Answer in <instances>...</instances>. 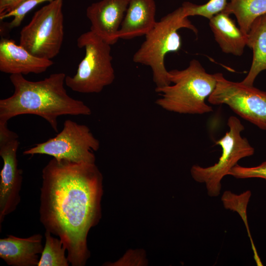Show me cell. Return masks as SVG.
Here are the masks:
<instances>
[{
	"instance_id": "6da1fadb",
	"label": "cell",
	"mask_w": 266,
	"mask_h": 266,
	"mask_svg": "<svg viewBox=\"0 0 266 266\" xmlns=\"http://www.w3.org/2000/svg\"><path fill=\"white\" fill-rule=\"evenodd\" d=\"M39 219L59 237L72 266L90 257L87 238L101 217L102 176L95 163L51 160L42 170Z\"/></svg>"
},
{
	"instance_id": "7a4b0ae2",
	"label": "cell",
	"mask_w": 266,
	"mask_h": 266,
	"mask_svg": "<svg viewBox=\"0 0 266 266\" xmlns=\"http://www.w3.org/2000/svg\"><path fill=\"white\" fill-rule=\"evenodd\" d=\"M66 75L54 73L32 81L22 74H11L13 94L0 100V122H8L23 114L39 116L58 132V118L62 115H90L91 108L83 101L70 97L64 87Z\"/></svg>"
},
{
	"instance_id": "3957f363",
	"label": "cell",
	"mask_w": 266,
	"mask_h": 266,
	"mask_svg": "<svg viewBox=\"0 0 266 266\" xmlns=\"http://www.w3.org/2000/svg\"><path fill=\"white\" fill-rule=\"evenodd\" d=\"M168 77L172 85L155 89L161 95L155 102L160 107L179 114H202L213 110L205 100L215 88V74L207 73L198 60H191L184 69L168 71Z\"/></svg>"
},
{
	"instance_id": "277c9868",
	"label": "cell",
	"mask_w": 266,
	"mask_h": 266,
	"mask_svg": "<svg viewBox=\"0 0 266 266\" xmlns=\"http://www.w3.org/2000/svg\"><path fill=\"white\" fill-rule=\"evenodd\" d=\"M183 28L198 34L197 28L185 15L181 6L156 22L145 35V40L133 56V62L151 68L156 88L171 84L168 71L165 67V58L168 53L177 52L181 49L182 41L178 31Z\"/></svg>"
},
{
	"instance_id": "5b68a950",
	"label": "cell",
	"mask_w": 266,
	"mask_h": 266,
	"mask_svg": "<svg viewBox=\"0 0 266 266\" xmlns=\"http://www.w3.org/2000/svg\"><path fill=\"white\" fill-rule=\"evenodd\" d=\"M77 46L84 48L85 56L76 73L72 76H66L65 84L76 92L99 93L115 79L111 45L90 31L78 37Z\"/></svg>"
},
{
	"instance_id": "8992f818",
	"label": "cell",
	"mask_w": 266,
	"mask_h": 266,
	"mask_svg": "<svg viewBox=\"0 0 266 266\" xmlns=\"http://www.w3.org/2000/svg\"><path fill=\"white\" fill-rule=\"evenodd\" d=\"M63 0H53L36 11L21 30L19 44L41 58L59 53L64 37Z\"/></svg>"
},
{
	"instance_id": "52a82bcc",
	"label": "cell",
	"mask_w": 266,
	"mask_h": 266,
	"mask_svg": "<svg viewBox=\"0 0 266 266\" xmlns=\"http://www.w3.org/2000/svg\"><path fill=\"white\" fill-rule=\"evenodd\" d=\"M229 128L225 135L215 142L222 148V154L214 165L203 167L194 165L191 169L192 177L197 182L204 183L208 195L217 197L221 189V181L241 159L254 153V148L241 133L244 127L238 118L232 116L228 120Z\"/></svg>"
},
{
	"instance_id": "ba28073f",
	"label": "cell",
	"mask_w": 266,
	"mask_h": 266,
	"mask_svg": "<svg viewBox=\"0 0 266 266\" xmlns=\"http://www.w3.org/2000/svg\"><path fill=\"white\" fill-rule=\"evenodd\" d=\"M99 140L90 128L70 120L64 123L62 130L55 136L23 152L25 155H47L58 160L75 163H95L93 151L100 148Z\"/></svg>"
},
{
	"instance_id": "9c48e42d",
	"label": "cell",
	"mask_w": 266,
	"mask_h": 266,
	"mask_svg": "<svg viewBox=\"0 0 266 266\" xmlns=\"http://www.w3.org/2000/svg\"><path fill=\"white\" fill-rule=\"evenodd\" d=\"M215 88L208 98L213 105L226 104L242 118L266 131V92L215 73Z\"/></svg>"
},
{
	"instance_id": "30bf717a",
	"label": "cell",
	"mask_w": 266,
	"mask_h": 266,
	"mask_svg": "<svg viewBox=\"0 0 266 266\" xmlns=\"http://www.w3.org/2000/svg\"><path fill=\"white\" fill-rule=\"evenodd\" d=\"M18 134L10 130L7 122H0V156L3 166L0 172V226L5 217L15 211L21 197L22 170L18 168Z\"/></svg>"
},
{
	"instance_id": "8fae6325",
	"label": "cell",
	"mask_w": 266,
	"mask_h": 266,
	"mask_svg": "<svg viewBox=\"0 0 266 266\" xmlns=\"http://www.w3.org/2000/svg\"><path fill=\"white\" fill-rule=\"evenodd\" d=\"M129 0H101L92 3L86 9L90 31L110 45L115 44Z\"/></svg>"
},
{
	"instance_id": "7c38bea8",
	"label": "cell",
	"mask_w": 266,
	"mask_h": 266,
	"mask_svg": "<svg viewBox=\"0 0 266 266\" xmlns=\"http://www.w3.org/2000/svg\"><path fill=\"white\" fill-rule=\"evenodd\" d=\"M54 64L50 59L34 56L15 41L2 38L0 41V71L11 74H40Z\"/></svg>"
},
{
	"instance_id": "4fadbf2b",
	"label": "cell",
	"mask_w": 266,
	"mask_h": 266,
	"mask_svg": "<svg viewBox=\"0 0 266 266\" xmlns=\"http://www.w3.org/2000/svg\"><path fill=\"white\" fill-rule=\"evenodd\" d=\"M43 236L21 238L12 235L0 239V258L11 266H38L43 245Z\"/></svg>"
},
{
	"instance_id": "5bb4252c",
	"label": "cell",
	"mask_w": 266,
	"mask_h": 266,
	"mask_svg": "<svg viewBox=\"0 0 266 266\" xmlns=\"http://www.w3.org/2000/svg\"><path fill=\"white\" fill-rule=\"evenodd\" d=\"M156 5L154 0H129L119 38L131 39L146 35L154 27Z\"/></svg>"
},
{
	"instance_id": "9a60e30c",
	"label": "cell",
	"mask_w": 266,
	"mask_h": 266,
	"mask_svg": "<svg viewBox=\"0 0 266 266\" xmlns=\"http://www.w3.org/2000/svg\"><path fill=\"white\" fill-rule=\"evenodd\" d=\"M209 20L215 39L222 51L226 54L241 56L246 46L247 34L235 25L230 15L222 11Z\"/></svg>"
},
{
	"instance_id": "2e32d148",
	"label": "cell",
	"mask_w": 266,
	"mask_h": 266,
	"mask_svg": "<svg viewBox=\"0 0 266 266\" xmlns=\"http://www.w3.org/2000/svg\"><path fill=\"white\" fill-rule=\"evenodd\" d=\"M246 46L253 51V59L248 74L241 82L253 86L258 74L266 70V14L257 18L247 34Z\"/></svg>"
},
{
	"instance_id": "e0dca14e",
	"label": "cell",
	"mask_w": 266,
	"mask_h": 266,
	"mask_svg": "<svg viewBox=\"0 0 266 266\" xmlns=\"http://www.w3.org/2000/svg\"><path fill=\"white\" fill-rule=\"evenodd\" d=\"M223 12L233 14L240 29L247 34L254 21L266 14V0H230Z\"/></svg>"
},
{
	"instance_id": "ac0fdd59",
	"label": "cell",
	"mask_w": 266,
	"mask_h": 266,
	"mask_svg": "<svg viewBox=\"0 0 266 266\" xmlns=\"http://www.w3.org/2000/svg\"><path fill=\"white\" fill-rule=\"evenodd\" d=\"M45 242L38 266H68L70 264L66 255V249L60 239L52 236L45 231Z\"/></svg>"
},
{
	"instance_id": "d6986e66",
	"label": "cell",
	"mask_w": 266,
	"mask_h": 266,
	"mask_svg": "<svg viewBox=\"0 0 266 266\" xmlns=\"http://www.w3.org/2000/svg\"><path fill=\"white\" fill-rule=\"evenodd\" d=\"M227 3V0H209L206 3L200 5L185 1L181 6L187 17L200 16L209 20L215 15L223 11Z\"/></svg>"
},
{
	"instance_id": "ffe728a7",
	"label": "cell",
	"mask_w": 266,
	"mask_h": 266,
	"mask_svg": "<svg viewBox=\"0 0 266 266\" xmlns=\"http://www.w3.org/2000/svg\"><path fill=\"white\" fill-rule=\"evenodd\" d=\"M53 0H25L5 14L0 15V21L9 17H13L7 24L8 29H12L20 26L26 14L39 4Z\"/></svg>"
},
{
	"instance_id": "44dd1931",
	"label": "cell",
	"mask_w": 266,
	"mask_h": 266,
	"mask_svg": "<svg viewBox=\"0 0 266 266\" xmlns=\"http://www.w3.org/2000/svg\"><path fill=\"white\" fill-rule=\"evenodd\" d=\"M228 175L239 179L259 178L266 180V162L253 167H244L237 164L230 170Z\"/></svg>"
},
{
	"instance_id": "7402d4cb",
	"label": "cell",
	"mask_w": 266,
	"mask_h": 266,
	"mask_svg": "<svg viewBox=\"0 0 266 266\" xmlns=\"http://www.w3.org/2000/svg\"><path fill=\"white\" fill-rule=\"evenodd\" d=\"M25 0H0V15L6 13Z\"/></svg>"
}]
</instances>
